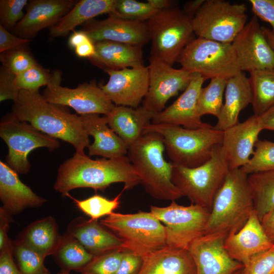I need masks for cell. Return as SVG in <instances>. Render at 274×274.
I'll use <instances>...</instances> for the list:
<instances>
[{
    "label": "cell",
    "instance_id": "cell-1",
    "mask_svg": "<svg viewBox=\"0 0 274 274\" xmlns=\"http://www.w3.org/2000/svg\"><path fill=\"white\" fill-rule=\"evenodd\" d=\"M42 132L72 145L76 153L84 155L90 145L81 116L71 114L65 106L47 101L39 90H21L12 112Z\"/></svg>",
    "mask_w": 274,
    "mask_h": 274
},
{
    "label": "cell",
    "instance_id": "cell-2",
    "mask_svg": "<svg viewBox=\"0 0 274 274\" xmlns=\"http://www.w3.org/2000/svg\"><path fill=\"white\" fill-rule=\"evenodd\" d=\"M115 183H123V191L140 183L127 156L93 160L86 154L75 153L59 167L54 189L62 196H67L76 188L104 190Z\"/></svg>",
    "mask_w": 274,
    "mask_h": 274
},
{
    "label": "cell",
    "instance_id": "cell-3",
    "mask_svg": "<svg viewBox=\"0 0 274 274\" xmlns=\"http://www.w3.org/2000/svg\"><path fill=\"white\" fill-rule=\"evenodd\" d=\"M162 136L144 133L128 147L127 157L146 191L156 199L176 200L183 196L172 182L173 164L165 160Z\"/></svg>",
    "mask_w": 274,
    "mask_h": 274
},
{
    "label": "cell",
    "instance_id": "cell-4",
    "mask_svg": "<svg viewBox=\"0 0 274 274\" xmlns=\"http://www.w3.org/2000/svg\"><path fill=\"white\" fill-rule=\"evenodd\" d=\"M248 176L241 168L229 169L214 197L204 234L227 236L247 222L254 210Z\"/></svg>",
    "mask_w": 274,
    "mask_h": 274
},
{
    "label": "cell",
    "instance_id": "cell-5",
    "mask_svg": "<svg viewBox=\"0 0 274 274\" xmlns=\"http://www.w3.org/2000/svg\"><path fill=\"white\" fill-rule=\"evenodd\" d=\"M155 132L162 138L167 155L173 164L195 167L207 162L215 146L222 144L223 131L210 124L197 129L180 126L153 124L147 125L144 133Z\"/></svg>",
    "mask_w": 274,
    "mask_h": 274
},
{
    "label": "cell",
    "instance_id": "cell-6",
    "mask_svg": "<svg viewBox=\"0 0 274 274\" xmlns=\"http://www.w3.org/2000/svg\"><path fill=\"white\" fill-rule=\"evenodd\" d=\"M229 169L222 145L218 144L214 148L211 158L200 166L187 167L173 164L172 182L191 203L210 212Z\"/></svg>",
    "mask_w": 274,
    "mask_h": 274
},
{
    "label": "cell",
    "instance_id": "cell-7",
    "mask_svg": "<svg viewBox=\"0 0 274 274\" xmlns=\"http://www.w3.org/2000/svg\"><path fill=\"white\" fill-rule=\"evenodd\" d=\"M99 223L121 241L123 250L143 258L166 246L165 227L151 212H113Z\"/></svg>",
    "mask_w": 274,
    "mask_h": 274
},
{
    "label": "cell",
    "instance_id": "cell-8",
    "mask_svg": "<svg viewBox=\"0 0 274 274\" xmlns=\"http://www.w3.org/2000/svg\"><path fill=\"white\" fill-rule=\"evenodd\" d=\"M192 18L174 7L159 11L147 21L151 57L173 66L183 50L194 39Z\"/></svg>",
    "mask_w": 274,
    "mask_h": 274
},
{
    "label": "cell",
    "instance_id": "cell-9",
    "mask_svg": "<svg viewBox=\"0 0 274 274\" xmlns=\"http://www.w3.org/2000/svg\"><path fill=\"white\" fill-rule=\"evenodd\" d=\"M177 62L205 80L215 78L227 80L242 72L231 44L198 37L185 47Z\"/></svg>",
    "mask_w": 274,
    "mask_h": 274
},
{
    "label": "cell",
    "instance_id": "cell-10",
    "mask_svg": "<svg viewBox=\"0 0 274 274\" xmlns=\"http://www.w3.org/2000/svg\"><path fill=\"white\" fill-rule=\"evenodd\" d=\"M244 4L224 0H206L192 18L194 34L219 42L231 44L247 23Z\"/></svg>",
    "mask_w": 274,
    "mask_h": 274
},
{
    "label": "cell",
    "instance_id": "cell-11",
    "mask_svg": "<svg viewBox=\"0 0 274 274\" xmlns=\"http://www.w3.org/2000/svg\"><path fill=\"white\" fill-rule=\"evenodd\" d=\"M0 136L8 147L6 163L18 174H27L31 168L28 155L34 149L46 147L52 151L58 148L57 139L39 131L29 123L17 118L12 113L2 119Z\"/></svg>",
    "mask_w": 274,
    "mask_h": 274
},
{
    "label": "cell",
    "instance_id": "cell-12",
    "mask_svg": "<svg viewBox=\"0 0 274 274\" xmlns=\"http://www.w3.org/2000/svg\"><path fill=\"white\" fill-rule=\"evenodd\" d=\"M171 201L165 207L151 206L150 212L165 227L166 246L188 250L204 234L210 212L193 203L184 206Z\"/></svg>",
    "mask_w": 274,
    "mask_h": 274
},
{
    "label": "cell",
    "instance_id": "cell-13",
    "mask_svg": "<svg viewBox=\"0 0 274 274\" xmlns=\"http://www.w3.org/2000/svg\"><path fill=\"white\" fill-rule=\"evenodd\" d=\"M149 84L142 106L157 114L164 109L167 101L184 91L188 86L192 73L183 68H174L165 62L150 57Z\"/></svg>",
    "mask_w": 274,
    "mask_h": 274
},
{
    "label": "cell",
    "instance_id": "cell-14",
    "mask_svg": "<svg viewBox=\"0 0 274 274\" xmlns=\"http://www.w3.org/2000/svg\"><path fill=\"white\" fill-rule=\"evenodd\" d=\"M42 95L49 102L70 107L81 115L107 116L116 106L93 82L79 84L75 88L62 87L60 84L50 85Z\"/></svg>",
    "mask_w": 274,
    "mask_h": 274
},
{
    "label": "cell",
    "instance_id": "cell-15",
    "mask_svg": "<svg viewBox=\"0 0 274 274\" xmlns=\"http://www.w3.org/2000/svg\"><path fill=\"white\" fill-rule=\"evenodd\" d=\"M242 72L274 69V51L255 16L231 43Z\"/></svg>",
    "mask_w": 274,
    "mask_h": 274
},
{
    "label": "cell",
    "instance_id": "cell-16",
    "mask_svg": "<svg viewBox=\"0 0 274 274\" xmlns=\"http://www.w3.org/2000/svg\"><path fill=\"white\" fill-rule=\"evenodd\" d=\"M226 236L205 234L196 239L188 251L196 267V274H234L244 265L233 259L225 248Z\"/></svg>",
    "mask_w": 274,
    "mask_h": 274
},
{
    "label": "cell",
    "instance_id": "cell-17",
    "mask_svg": "<svg viewBox=\"0 0 274 274\" xmlns=\"http://www.w3.org/2000/svg\"><path fill=\"white\" fill-rule=\"evenodd\" d=\"M106 73L109 81L100 87L111 101L116 106L139 107L149 88L148 67L108 70Z\"/></svg>",
    "mask_w": 274,
    "mask_h": 274
},
{
    "label": "cell",
    "instance_id": "cell-18",
    "mask_svg": "<svg viewBox=\"0 0 274 274\" xmlns=\"http://www.w3.org/2000/svg\"><path fill=\"white\" fill-rule=\"evenodd\" d=\"M81 30L94 42L109 41L143 47L150 41L147 22L126 20L113 14L104 20L87 21Z\"/></svg>",
    "mask_w": 274,
    "mask_h": 274
},
{
    "label": "cell",
    "instance_id": "cell-19",
    "mask_svg": "<svg viewBox=\"0 0 274 274\" xmlns=\"http://www.w3.org/2000/svg\"><path fill=\"white\" fill-rule=\"evenodd\" d=\"M204 81L199 74L192 73L186 89L171 105L157 113L152 123L182 125L189 129L208 125L209 124L202 122L197 109L198 98Z\"/></svg>",
    "mask_w": 274,
    "mask_h": 274
},
{
    "label": "cell",
    "instance_id": "cell-20",
    "mask_svg": "<svg viewBox=\"0 0 274 274\" xmlns=\"http://www.w3.org/2000/svg\"><path fill=\"white\" fill-rule=\"evenodd\" d=\"M262 130L259 116L254 114L223 131L221 145L229 169L241 168L249 162Z\"/></svg>",
    "mask_w": 274,
    "mask_h": 274
},
{
    "label": "cell",
    "instance_id": "cell-21",
    "mask_svg": "<svg viewBox=\"0 0 274 274\" xmlns=\"http://www.w3.org/2000/svg\"><path fill=\"white\" fill-rule=\"evenodd\" d=\"M74 0H31L23 18L13 29L14 34L29 39L42 29L56 24L77 3Z\"/></svg>",
    "mask_w": 274,
    "mask_h": 274
},
{
    "label": "cell",
    "instance_id": "cell-22",
    "mask_svg": "<svg viewBox=\"0 0 274 274\" xmlns=\"http://www.w3.org/2000/svg\"><path fill=\"white\" fill-rule=\"evenodd\" d=\"M224 245L229 255L244 266L253 256L270 249L274 243L265 233L254 210L244 226L226 237Z\"/></svg>",
    "mask_w": 274,
    "mask_h": 274
},
{
    "label": "cell",
    "instance_id": "cell-23",
    "mask_svg": "<svg viewBox=\"0 0 274 274\" xmlns=\"http://www.w3.org/2000/svg\"><path fill=\"white\" fill-rule=\"evenodd\" d=\"M0 198L2 207L10 215L18 214L26 208L40 207L46 201L24 184L16 171L1 160Z\"/></svg>",
    "mask_w": 274,
    "mask_h": 274
},
{
    "label": "cell",
    "instance_id": "cell-24",
    "mask_svg": "<svg viewBox=\"0 0 274 274\" xmlns=\"http://www.w3.org/2000/svg\"><path fill=\"white\" fill-rule=\"evenodd\" d=\"M83 126L94 142L88 147L90 156L98 155L105 158L122 157L127 154L128 146L109 126L106 116L91 114L81 115Z\"/></svg>",
    "mask_w": 274,
    "mask_h": 274
},
{
    "label": "cell",
    "instance_id": "cell-25",
    "mask_svg": "<svg viewBox=\"0 0 274 274\" xmlns=\"http://www.w3.org/2000/svg\"><path fill=\"white\" fill-rule=\"evenodd\" d=\"M67 234L94 256L123 250L121 241L97 221L86 220L82 217L75 218L69 224Z\"/></svg>",
    "mask_w": 274,
    "mask_h": 274
},
{
    "label": "cell",
    "instance_id": "cell-26",
    "mask_svg": "<svg viewBox=\"0 0 274 274\" xmlns=\"http://www.w3.org/2000/svg\"><path fill=\"white\" fill-rule=\"evenodd\" d=\"M94 43L95 53L89 59L106 72L144 65L142 46L109 41Z\"/></svg>",
    "mask_w": 274,
    "mask_h": 274
},
{
    "label": "cell",
    "instance_id": "cell-27",
    "mask_svg": "<svg viewBox=\"0 0 274 274\" xmlns=\"http://www.w3.org/2000/svg\"><path fill=\"white\" fill-rule=\"evenodd\" d=\"M225 100L214 128L223 131L238 123L241 112L252 101L249 78L242 72L227 80Z\"/></svg>",
    "mask_w": 274,
    "mask_h": 274
},
{
    "label": "cell",
    "instance_id": "cell-28",
    "mask_svg": "<svg viewBox=\"0 0 274 274\" xmlns=\"http://www.w3.org/2000/svg\"><path fill=\"white\" fill-rule=\"evenodd\" d=\"M156 114L142 105L136 108L115 106L106 116L110 127L128 147L141 138Z\"/></svg>",
    "mask_w": 274,
    "mask_h": 274
},
{
    "label": "cell",
    "instance_id": "cell-29",
    "mask_svg": "<svg viewBox=\"0 0 274 274\" xmlns=\"http://www.w3.org/2000/svg\"><path fill=\"white\" fill-rule=\"evenodd\" d=\"M139 274H196V270L188 250L166 246L143 258Z\"/></svg>",
    "mask_w": 274,
    "mask_h": 274
},
{
    "label": "cell",
    "instance_id": "cell-30",
    "mask_svg": "<svg viewBox=\"0 0 274 274\" xmlns=\"http://www.w3.org/2000/svg\"><path fill=\"white\" fill-rule=\"evenodd\" d=\"M116 0H81L56 24L49 28L52 37L66 36L77 26L84 24L96 16L112 13Z\"/></svg>",
    "mask_w": 274,
    "mask_h": 274
},
{
    "label": "cell",
    "instance_id": "cell-31",
    "mask_svg": "<svg viewBox=\"0 0 274 274\" xmlns=\"http://www.w3.org/2000/svg\"><path fill=\"white\" fill-rule=\"evenodd\" d=\"M19 241L46 258L56 252L62 236L59 235L55 219L48 216L28 226Z\"/></svg>",
    "mask_w": 274,
    "mask_h": 274
},
{
    "label": "cell",
    "instance_id": "cell-32",
    "mask_svg": "<svg viewBox=\"0 0 274 274\" xmlns=\"http://www.w3.org/2000/svg\"><path fill=\"white\" fill-rule=\"evenodd\" d=\"M254 115L260 116L274 106V69L249 72Z\"/></svg>",
    "mask_w": 274,
    "mask_h": 274
},
{
    "label": "cell",
    "instance_id": "cell-33",
    "mask_svg": "<svg viewBox=\"0 0 274 274\" xmlns=\"http://www.w3.org/2000/svg\"><path fill=\"white\" fill-rule=\"evenodd\" d=\"M254 209L260 221L266 213L274 209V170L248 176Z\"/></svg>",
    "mask_w": 274,
    "mask_h": 274
},
{
    "label": "cell",
    "instance_id": "cell-34",
    "mask_svg": "<svg viewBox=\"0 0 274 274\" xmlns=\"http://www.w3.org/2000/svg\"><path fill=\"white\" fill-rule=\"evenodd\" d=\"M53 255L61 270L67 271H78L94 257L77 239L67 234L62 236L61 244Z\"/></svg>",
    "mask_w": 274,
    "mask_h": 274
},
{
    "label": "cell",
    "instance_id": "cell-35",
    "mask_svg": "<svg viewBox=\"0 0 274 274\" xmlns=\"http://www.w3.org/2000/svg\"><path fill=\"white\" fill-rule=\"evenodd\" d=\"M226 82L227 79L224 78H213L206 87H202L197 102L198 113L200 117L206 114L218 117L223 104Z\"/></svg>",
    "mask_w": 274,
    "mask_h": 274
},
{
    "label": "cell",
    "instance_id": "cell-36",
    "mask_svg": "<svg viewBox=\"0 0 274 274\" xmlns=\"http://www.w3.org/2000/svg\"><path fill=\"white\" fill-rule=\"evenodd\" d=\"M61 81V73L59 71L51 73L38 63L15 76L14 82L19 90H39L42 86L60 84Z\"/></svg>",
    "mask_w": 274,
    "mask_h": 274
},
{
    "label": "cell",
    "instance_id": "cell-37",
    "mask_svg": "<svg viewBox=\"0 0 274 274\" xmlns=\"http://www.w3.org/2000/svg\"><path fill=\"white\" fill-rule=\"evenodd\" d=\"M122 191L113 199H109L101 195L95 194L83 200H78L67 195L75 202L76 206L85 214L90 217L91 220L97 221L99 218L109 216L118 209Z\"/></svg>",
    "mask_w": 274,
    "mask_h": 274
},
{
    "label": "cell",
    "instance_id": "cell-38",
    "mask_svg": "<svg viewBox=\"0 0 274 274\" xmlns=\"http://www.w3.org/2000/svg\"><path fill=\"white\" fill-rule=\"evenodd\" d=\"M253 156L241 168L248 175L274 170V142L258 140Z\"/></svg>",
    "mask_w": 274,
    "mask_h": 274
},
{
    "label": "cell",
    "instance_id": "cell-39",
    "mask_svg": "<svg viewBox=\"0 0 274 274\" xmlns=\"http://www.w3.org/2000/svg\"><path fill=\"white\" fill-rule=\"evenodd\" d=\"M159 11L147 2L116 0L114 10L111 14L126 20L147 22Z\"/></svg>",
    "mask_w": 274,
    "mask_h": 274
},
{
    "label": "cell",
    "instance_id": "cell-40",
    "mask_svg": "<svg viewBox=\"0 0 274 274\" xmlns=\"http://www.w3.org/2000/svg\"><path fill=\"white\" fill-rule=\"evenodd\" d=\"M26 47L27 45L1 53L2 66L16 76L37 64L38 63Z\"/></svg>",
    "mask_w": 274,
    "mask_h": 274
},
{
    "label": "cell",
    "instance_id": "cell-41",
    "mask_svg": "<svg viewBox=\"0 0 274 274\" xmlns=\"http://www.w3.org/2000/svg\"><path fill=\"white\" fill-rule=\"evenodd\" d=\"M13 246L21 274H43L47 270L44 264V257L19 240Z\"/></svg>",
    "mask_w": 274,
    "mask_h": 274
},
{
    "label": "cell",
    "instance_id": "cell-42",
    "mask_svg": "<svg viewBox=\"0 0 274 274\" xmlns=\"http://www.w3.org/2000/svg\"><path fill=\"white\" fill-rule=\"evenodd\" d=\"M125 250H117L93 258L85 266L79 269L81 274H116Z\"/></svg>",
    "mask_w": 274,
    "mask_h": 274
},
{
    "label": "cell",
    "instance_id": "cell-43",
    "mask_svg": "<svg viewBox=\"0 0 274 274\" xmlns=\"http://www.w3.org/2000/svg\"><path fill=\"white\" fill-rule=\"evenodd\" d=\"M28 3L27 0H1V25L8 30H13L24 17L23 9Z\"/></svg>",
    "mask_w": 274,
    "mask_h": 274
},
{
    "label": "cell",
    "instance_id": "cell-44",
    "mask_svg": "<svg viewBox=\"0 0 274 274\" xmlns=\"http://www.w3.org/2000/svg\"><path fill=\"white\" fill-rule=\"evenodd\" d=\"M243 274H274V245L250 259L244 265Z\"/></svg>",
    "mask_w": 274,
    "mask_h": 274
},
{
    "label": "cell",
    "instance_id": "cell-45",
    "mask_svg": "<svg viewBox=\"0 0 274 274\" xmlns=\"http://www.w3.org/2000/svg\"><path fill=\"white\" fill-rule=\"evenodd\" d=\"M15 75L0 68V101L11 99L15 101L18 97L20 91L15 84Z\"/></svg>",
    "mask_w": 274,
    "mask_h": 274
},
{
    "label": "cell",
    "instance_id": "cell-46",
    "mask_svg": "<svg viewBox=\"0 0 274 274\" xmlns=\"http://www.w3.org/2000/svg\"><path fill=\"white\" fill-rule=\"evenodd\" d=\"M255 16L270 24L274 31V0H250Z\"/></svg>",
    "mask_w": 274,
    "mask_h": 274
},
{
    "label": "cell",
    "instance_id": "cell-47",
    "mask_svg": "<svg viewBox=\"0 0 274 274\" xmlns=\"http://www.w3.org/2000/svg\"><path fill=\"white\" fill-rule=\"evenodd\" d=\"M143 263V258L142 257L125 250L116 274H139Z\"/></svg>",
    "mask_w": 274,
    "mask_h": 274
},
{
    "label": "cell",
    "instance_id": "cell-48",
    "mask_svg": "<svg viewBox=\"0 0 274 274\" xmlns=\"http://www.w3.org/2000/svg\"><path fill=\"white\" fill-rule=\"evenodd\" d=\"M30 40L20 38L0 25V52L26 46Z\"/></svg>",
    "mask_w": 274,
    "mask_h": 274
},
{
    "label": "cell",
    "instance_id": "cell-49",
    "mask_svg": "<svg viewBox=\"0 0 274 274\" xmlns=\"http://www.w3.org/2000/svg\"><path fill=\"white\" fill-rule=\"evenodd\" d=\"M10 215L1 207L0 208V251L13 248L8 236V230L10 221Z\"/></svg>",
    "mask_w": 274,
    "mask_h": 274
},
{
    "label": "cell",
    "instance_id": "cell-50",
    "mask_svg": "<svg viewBox=\"0 0 274 274\" xmlns=\"http://www.w3.org/2000/svg\"><path fill=\"white\" fill-rule=\"evenodd\" d=\"M13 248L1 252L0 274H21L13 258Z\"/></svg>",
    "mask_w": 274,
    "mask_h": 274
},
{
    "label": "cell",
    "instance_id": "cell-51",
    "mask_svg": "<svg viewBox=\"0 0 274 274\" xmlns=\"http://www.w3.org/2000/svg\"><path fill=\"white\" fill-rule=\"evenodd\" d=\"M260 222L265 233L274 243V209L264 214Z\"/></svg>",
    "mask_w": 274,
    "mask_h": 274
},
{
    "label": "cell",
    "instance_id": "cell-52",
    "mask_svg": "<svg viewBox=\"0 0 274 274\" xmlns=\"http://www.w3.org/2000/svg\"><path fill=\"white\" fill-rule=\"evenodd\" d=\"M74 50L78 57L89 59L95 53V43L90 39L76 47Z\"/></svg>",
    "mask_w": 274,
    "mask_h": 274
},
{
    "label": "cell",
    "instance_id": "cell-53",
    "mask_svg": "<svg viewBox=\"0 0 274 274\" xmlns=\"http://www.w3.org/2000/svg\"><path fill=\"white\" fill-rule=\"evenodd\" d=\"M258 116L263 129L274 131V106Z\"/></svg>",
    "mask_w": 274,
    "mask_h": 274
},
{
    "label": "cell",
    "instance_id": "cell-54",
    "mask_svg": "<svg viewBox=\"0 0 274 274\" xmlns=\"http://www.w3.org/2000/svg\"><path fill=\"white\" fill-rule=\"evenodd\" d=\"M90 39L83 31H75L71 35L68 40V45L70 48L75 49L76 47Z\"/></svg>",
    "mask_w": 274,
    "mask_h": 274
},
{
    "label": "cell",
    "instance_id": "cell-55",
    "mask_svg": "<svg viewBox=\"0 0 274 274\" xmlns=\"http://www.w3.org/2000/svg\"><path fill=\"white\" fill-rule=\"evenodd\" d=\"M206 0H193L186 3L182 9L185 14L193 18Z\"/></svg>",
    "mask_w": 274,
    "mask_h": 274
},
{
    "label": "cell",
    "instance_id": "cell-56",
    "mask_svg": "<svg viewBox=\"0 0 274 274\" xmlns=\"http://www.w3.org/2000/svg\"><path fill=\"white\" fill-rule=\"evenodd\" d=\"M147 2L158 11L174 7L175 3V1L172 0H148Z\"/></svg>",
    "mask_w": 274,
    "mask_h": 274
},
{
    "label": "cell",
    "instance_id": "cell-57",
    "mask_svg": "<svg viewBox=\"0 0 274 274\" xmlns=\"http://www.w3.org/2000/svg\"><path fill=\"white\" fill-rule=\"evenodd\" d=\"M264 35L274 51V31L268 28L262 26Z\"/></svg>",
    "mask_w": 274,
    "mask_h": 274
},
{
    "label": "cell",
    "instance_id": "cell-58",
    "mask_svg": "<svg viewBox=\"0 0 274 274\" xmlns=\"http://www.w3.org/2000/svg\"><path fill=\"white\" fill-rule=\"evenodd\" d=\"M57 274H71L70 271L61 270Z\"/></svg>",
    "mask_w": 274,
    "mask_h": 274
},
{
    "label": "cell",
    "instance_id": "cell-59",
    "mask_svg": "<svg viewBox=\"0 0 274 274\" xmlns=\"http://www.w3.org/2000/svg\"><path fill=\"white\" fill-rule=\"evenodd\" d=\"M234 274H243V269L236 271Z\"/></svg>",
    "mask_w": 274,
    "mask_h": 274
},
{
    "label": "cell",
    "instance_id": "cell-60",
    "mask_svg": "<svg viewBox=\"0 0 274 274\" xmlns=\"http://www.w3.org/2000/svg\"><path fill=\"white\" fill-rule=\"evenodd\" d=\"M43 274H50L49 271L48 270V269L45 271Z\"/></svg>",
    "mask_w": 274,
    "mask_h": 274
}]
</instances>
